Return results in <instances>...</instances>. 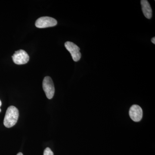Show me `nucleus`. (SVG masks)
Segmentation results:
<instances>
[{
  "label": "nucleus",
  "instance_id": "obj_1",
  "mask_svg": "<svg viewBox=\"0 0 155 155\" xmlns=\"http://www.w3.org/2000/svg\"><path fill=\"white\" fill-rule=\"evenodd\" d=\"M19 110L16 107H9L6 111L4 119V124L8 128L12 127L16 124L19 118Z\"/></svg>",
  "mask_w": 155,
  "mask_h": 155
},
{
  "label": "nucleus",
  "instance_id": "obj_2",
  "mask_svg": "<svg viewBox=\"0 0 155 155\" xmlns=\"http://www.w3.org/2000/svg\"><path fill=\"white\" fill-rule=\"evenodd\" d=\"M43 88L48 99H51L54 97L55 93V87L54 82L49 76L45 78L43 81Z\"/></svg>",
  "mask_w": 155,
  "mask_h": 155
},
{
  "label": "nucleus",
  "instance_id": "obj_3",
  "mask_svg": "<svg viewBox=\"0 0 155 155\" xmlns=\"http://www.w3.org/2000/svg\"><path fill=\"white\" fill-rule=\"evenodd\" d=\"M58 24L55 19L49 17H43L38 18L35 22V25L37 28H45L53 27Z\"/></svg>",
  "mask_w": 155,
  "mask_h": 155
},
{
  "label": "nucleus",
  "instance_id": "obj_4",
  "mask_svg": "<svg viewBox=\"0 0 155 155\" xmlns=\"http://www.w3.org/2000/svg\"><path fill=\"white\" fill-rule=\"evenodd\" d=\"M65 47L71 54L73 61L78 62L80 60L81 53L80 52V48L77 45L72 42L67 41L65 43Z\"/></svg>",
  "mask_w": 155,
  "mask_h": 155
},
{
  "label": "nucleus",
  "instance_id": "obj_5",
  "mask_svg": "<svg viewBox=\"0 0 155 155\" xmlns=\"http://www.w3.org/2000/svg\"><path fill=\"white\" fill-rule=\"evenodd\" d=\"M12 57L14 63L17 65L27 64L29 60L28 54L23 50H18L15 52Z\"/></svg>",
  "mask_w": 155,
  "mask_h": 155
},
{
  "label": "nucleus",
  "instance_id": "obj_6",
  "mask_svg": "<svg viewBox=\"0 0 155 155\" xmlns=\"http://www.w3.org/2000/svg\"><path fill=\"white\" fill-rule=\"evenodd\" d=\"M129 114L130 118L133 121L140 122L142 119V109L141 107L137 105H133L130 107Z\"/></svg>",
  "mask_w": 155,
  "mask_h": 155
},
{
  "label": "nucleus",
  "instance_id": "obj_7",
  "mask_svg": "<svg viewBox=\"0 0 155 155\" xmlns=\"http://www.w3.org/2000/svg\"><path fill=\"white\" fill-rule=\"evenodd\" d=\"M141 3L142 10L145 17L147 19H150L152 17V10L150 3L147 0H141Z\"/></svg>",
  "mask_w": 155,
  "mask_h": 155
},
{
  "label": "nucleus",
  "instance_id": "obj_8",
  "mask_svg": "<svg viewBox=\"0 0 155 155\" xmlns=\"http://www.w3.org/2000/svg\"><path fill=\"white\" fill-rule=\"evenodd\" d=\"M44 155H54V153L50 148L47 147L44 150Z\"/></svg>",
  "mask_w": 155,
  "mask_h": 155
},
{
  "label": "nucleus",
  "instance_id": "obj_9",
  "mask_svg": "<svg viewBox=\"0 0 155 155\" xmlns=\"http://www.w3.org/2000/svg\"><path fill=\"white\" fill-rule=\"evenodd\" d=\"M151 41L153 43V44H155V37H153L151 39Z\"/></svg>",
  "mask_w": 155,
  "mask_h": 155
},
{
  "label": "nucleus",
  "instance_id": "obj_10",
  "mask_svg": "<svg viewBox=\"0 0 155 155\" xmlns=\"http://www.w3.org/2000/svg\"><path fill=\"white\" fill-rule=\"evenodd\" d=\"M2 101H1V100H0V107H1V106H2ZM1 112V108H0V113Z\"/></svg>",
  "mask_w": 155,
  "mask_h": 155
},
{
  "label": "nucleus",
  "instance_id": "obj_11",
  "mask_svg": "<svg viewBox=\"0 0 155 155\" xmlns=\"http://www.w3.org/2000/svg\"><path fill=\"white\" fill-rule=\"evenodd\" d=\"M17 155H23L22 153H19Z\"/></svg>",
  "mask_w": 155,
  "mask_h": 155
}]
</instances>
